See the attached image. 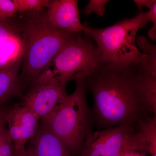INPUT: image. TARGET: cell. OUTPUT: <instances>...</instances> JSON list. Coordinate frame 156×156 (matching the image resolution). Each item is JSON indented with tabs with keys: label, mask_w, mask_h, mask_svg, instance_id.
Instances as JSON below:
<instances>
[{
	"label": "cell",
	"mask_w": 156,
	"mask_h": 156,
	"mask_svg": "<svg viewBox=\"0 0 156 156\" xmlns=\"http://www.w3.org/2000/svg\"><path fill=\"white\" fill-rule=\"evenodd\" d=\"M140 70L139 66L126 67L103 63L85 79L100 127L134 125L140 118L145 106L139 88Z\"/></svg>",
	"instance_id": "6da1fadb"
},
{
	"label": "cell",
	"mask_w": 156,
	"mask_h": 156,
	"mask_svg": "<svg viewBox=\"0 0 156 156\" xmlns=\"http://www.w3.org/2000/svg\"><path fill=\"white\" fill-rule=\"evenodd\" d=\"M42 11L26 12L20 22L17 23L24 48L22 76L32 83L76 34L53 27L48 22L46 12Z\"/></svg>",
	"instance_id": "7a4b0ae2"
},
{
	"label": "cell",
	"mask_w": 156,
	"mask_h": 156,
	"mask_svg": "<svg viewBox=\"0 0 156 156\" xmlns=\"http://www.w3.org/2000/svg\"><path fill=\"white\" fill-rule=\"evenodd\" d=\"M147 15L148 11L141 12L105 28L86 27L84 33L95 41L103 63L126 67L140 65L151 73L149 57L140 52L136 44L137 31L149 22Z\"/></svg>",
	"instance_id": "3957f363"
},
{
	"label": "cell",
	"mask_w": 156,
	"mask_h": 156,
	"mask_svg": "<svg viewBox=\"0 0 156 156\" xmlns=\"http://www.w3.org/2000/svg\"><path fill=\"white\" fill-rule=\"evenodd\" d=\"M74 92L68 95L51 113L42 118L43 125L76 153L91 132L92 117L86 101V79L76 81Z\"/></svg>",
	"instance_id": "277c9868"
},
{
	"label": "cell",
	"mask_w": 156,
	"mask_h": 156,
	"mask_svg": "<svg viewBox=\"0 0 156 156\" xmlns=\"http://www.w3.org/2000/svg\"><path fill=\"white\" fill-rule=\"evenodd\" d=\"M102 63L100 53L92 39L76 34L35 81L66 84L70 80L86 79Z\"/></svg>",
	"instance_id": "5b68a950"
},
{
	"label": "cell",
	"mask_w": 156,
	"mask_h": 156,
	"mask_svg": "<svg viewBox=\"0 0 156 156\" xmlns=\"http://www.w3.org/2000/svg\"><path fill=\"white\" fill-rule=\"evenodd\" d=\"M124 149L147 151L144 139L139 131H135L134 125L124 124L91 131L85 139L80 156H112Z\"/></svg>",
	"instance_id": "8992f818"
},
{
	"label": "cell",
	"mask_w": 156,
	"mask_h": 156,
	"mask_svg": "<svg viewBox=\"0 0 156 156\" xmlns=\"http://www.w3.org/2000/svg\"><path fill=\"white\" fill-rule=\"evenodd\" d=\"M66 85L52 81L34 82L23 98L22 105L42 119L51 113L67 97Z\"/></svg>",
	"instance_id": "52a82bcc"
},
{
	"label": "cell",
	"mask_w": 156,
	"mask_h": 156,
	"mask_svg": "<svg viewBox=\"0 0 156 156\" xmlns=\"http://www.w3.org/2000/svg\"><path fill=\"white\" fill-rule=\"evenodd\" d=\"M46 12L48 22L54 28L73 34L86 30L80 20V12L76 0L51 1Z\"/></svg>",
	"instance_id": "ba28073f"
},
{
	"label": "cell",
	"mask_w": 156,
	"mask_h": 156,
	"mask_svg": "<svg viewBox=\"0 0 156 156\" xmlns=\"http://www.w3.org/2000/svg\"><path fill=\"white\" fill-rule=\"evenodd\" d=\"M32 139L25 149L28 156H71L65 144L44 126L38 128Z\"/></svg>",
	"instance_id": "9c48e42d"
},
{
	"label": "cell",
	"mask_w": 156,
	"mask_h": 156,
	"mask_svg": "<svg viewBox=\"0 0 156 156\" xmlns=\"http://www.w3.org/2000/svg\"><path fill=\"white\" fill-rule=\"evenodd\" d=\"M23 42L18 29L0 47V71L9 68L23 59Z\"/></svg>",
	"instance_id": "30bf717a"
},
{
	"label": "cell",
	"mask_w": 156,
	"mask_h": 156,
	"mask_svg": "<svg viewBox=\"0 0 156 156\" xmlns=\"http://www.w3.org/2000/svg\"><path fill=\"white\" fill-rule=\"evenodd\" d=\"M22 60H19L9 68L0 71V105L19 92L18 73Z\"/></svg>",
	"instance_id": "8fae6325"
},
{
	"label": "cell",
	"mask_w": 156,
	"mask_h": 156,
	"mask_svg": "<svg viewBox=\"0 0 156 156\" xmlns=\"http://www.w3.org/2000/svg\"><path fill=\"white\" fill-rule=\"evenodd\" d=\"M11 109L20 125L23 141L25 145L29 140L32 139L36 133L40 118L32 111L22 105Z\"/></svg>",
	"instance_id": "7c38bea8"
},
{
	"label": "cell",
	"mask_w": 156,
	"mask_h": 156,
	"mask_svg": "<svg viewBox=\"0 0 156 156\" xmlns=\"http://www.w3.org/2000/svg\"><path fill=\"white\" fill-rule=\"evenodd\" d=\"M140 68L139 88L143 101L156 115V77L140 66Z\"/></svg>",
	"instance_id": "4fadbf2b"
},
{
	"label": "cell",
	"mask_w": 156,
	"mask_h": 156,
	"mask_svg": "<svg viewBox=\"0 0 156 156\" xmlns=\"http://www.w3.org/2000/svg\"><path fill=\"white\" fill-rule=\"evenodd\" d=\"M137 122L138 131L144 139L147 151L151 156H156V115L140 118Z\"/></svg>",
	"instance_id": "5bb4252c"
},
{
	"label": "cell",
	"mask_w": 156,
	"mask_h": 156,
	"mask_svg": "<svg viewBox=\"0 0 156 156\" xmlns=\"http://www.w3.org/2000/svg\"><path fill=\"white\" fill-rule=\"evenodd\" d=\"M6 120V122L9 125L8 131L14 144V148L16 149L25 148V145L23 141L21 127L12 109H7Z\"/></svg>",
	"instance_id": "9a60e30c"
},
{
	"label": "cell",
	"mask_w": 156,
	"mask_h": 156,
	"mask_svg": "<svg viewBox=\"0 0 156 156\" xmlns=\"http://www.w3.org/2000/svg\"><path fill=\"white\" fill-rule=\"evenodd\" d=\"M17 11L20 13L30 11H42L48 8L49 0H13Z\"/></svg>",
	"instance_id": "2e32d148"
},
{
	"label": "cell",
	"mask_w": 156,
	"mask_h": 156,
	"mask_svg": "<svg viewBox=\"0 0 156 156\" xmlns=\"http://www.w3.org/2000/svg\"><path fill=\"white\" fill-rule=\"evenodd\" d=\"M136 45L139 49L149 57L151 68L153 73L156 76V48L155 45L151 44L144 36H140L136 39Z\"/></svg>",
	"instance_id": "e0dca14e"
},
{
	"label": "cell",
	"mask_w": 156,
	"mask_h": 156,
	"mask_svg": "<svg viewBox=\"0 0 156 156\" xmlns=\"http://www.w3.org/2000/svg\"><path fill=\"white\" fill-rule=\"evenodd\" d=\"M18 13L13 1L0 0V20H13Z\"/></svg>",
	"instance_id": "ac0fdd59"
},
{
	"label": "cell",
	"mask_w": 156,
	"mask_h": 156,
	"mask_svg": "<svg viewBox=\"0 0 156 156\" xmlns=\"http://www.w3.org/2000/svg\"><path fill=\"white\" fill-rule=\"evenodd\" d=\"M18 30L17 23L13 20H0V47L12 34Z\"/></svg>",
	"instance_id": "d6986e66"
},
{
	"label": "cell",
	"mask_w": 156,
	"mask_h": 156,
	"mask_svg": "<svg viewBox=\"0 0 156 156\" xmlns=\"http://www.w3.org/2000/svg\"><path fill=\"white\" fill-rule=\"evenodd\" d=\"M108 2L107 0H91L84 9V14L88 16L95 13L99 17H102L105 12V5Z\"/></svg>",
	"instance_id": "ffe728a7"
},
{
	"label": "cell",
	"mask_w": 156,
	"mask_h": 156,
	"mask_svg": "<svg viewBox=\"0 0 156 156\" xmlns=\"http://www.w3.org/2000/svg\"><path fill=\"white\" fill-rule=\"evenodd\" d=\"M146 7L148 8V20L153 23L152 27L149 30L148 36L153 41L156 40V1L150 0L149 2Z\"/></svg>",
	"instance_id": "44dd1931"
},
{
	"label": "cell",
	"mask_w": 156,
	"mask_h": 156,
	"mask_svg": "<svg viewBox=\"0 0 156 156\" xmlns=\"http://www.w3.org/2000/svg\"><path fill=\"white\" fill-rule=\"evenodd\" d=\"M14 145L9 132L0 144V154L2 156H14Z\"/></svg>",
	"instance_id": "7402d4cb"
},
{
	"label": "cell",
	"mask_w": 156,
	"mask_h": 156,
	"mask_svg": "<svg viewBox=\"0 0 156 156\" xmlns=\"http://www.w3.org/2000/svg\"><path fill=\"white\" fill-rule=\"evenodd\" d=\"M6 122L3 123L0 126V144L9 133L8 129L6 127Z\"/></svg>",
	"instance_id": "603a6c76"
},
{
	"label": "cell",
	"mask_w": 156,
	"mask_h": 156,
	"mask_svg": "<svg viewBox=\"0 0 156 156\" xmlns=\"http://www.w3.org/2000/svg\"><path fill=\"white\" fill-rule=\"evenodd\" d=\"M149 1L150 0H135V1H134V2L136 4L138 10L141 11L143 7L144 6L146 7L147 4H148Z\"/></svg>",
	"instance_id": "cb8c5ba5"
},
{
	"label": "cell",
	"mask_w": 156,
	"mask_h": 156,
	"mask_svg": "<svg viewBox=\"0 0 156 156\" xmlns=\"http://www.w3.org/2000/svg\"><path fill=\"white\" fill-rule=\"evenodd\" d=\"M7 109L0 108V126L3 123L6 122V116Z\"/></svg>",
	"instance_id": "d4e9b609"
},
{
	"label": "cell",
	"mask_w": 156,
	"mask_h": 156,
	"mask_svg": "<svg viewBox=\"0 0 156 156\" xmlns=\"http://www.w3.org/2000/svg\"><path fill=\"white\" fill-rule=\"evenodd\" d=\"M14 156H28L26 151L25 148L22 149H14Z\"/></svg>",
	"instance_id": "484cf974"
},
{
	"label": "cell",
	"mask_w": 156,
	"mask_h": 156,
	"mask_svg": "<svg viewBox=\"0 0 156 156\" xmlns=\"http://www.w3.org/2000/svg\"><path fill=\"white\" fill-rule=\"evenodd\" d=\"M125 156H146L143 152L138 151H130L126 154Z\"/></svg>",
	"instance_id": "4316f807"
},
{
	"label": "cell",
	"mask_w": 156,
	"mask_h": 156,
	"mask_svg": "<svg viewBox=\"0 0 156 156\" xmlns=\"http://www.w3.org/2000/svg\"><path fill=\"white\" fill-rule=\"evenodd\" d=\"M134 151L128 149H124L122 150L119 151L118 152V153L112 156H125L126 154L128 151Z\"/></svg>",
	"instance_id": "83f0119b"
},
{
	"label": "cell",
	"mask_w": 156,
	"mask_h": 156,
	"mask_svg": "<svg viewBox=\"0 0 156 156\" xmlns=\"http://www.w3.org/2000/svg\"><path fill=\"white\" fill-rule=\"evenodd\" d=\"M0 156H2V155H1V154H0Z\"/></svg>",
	"instance_id": "f1b7e54d"
}]
</instances>
